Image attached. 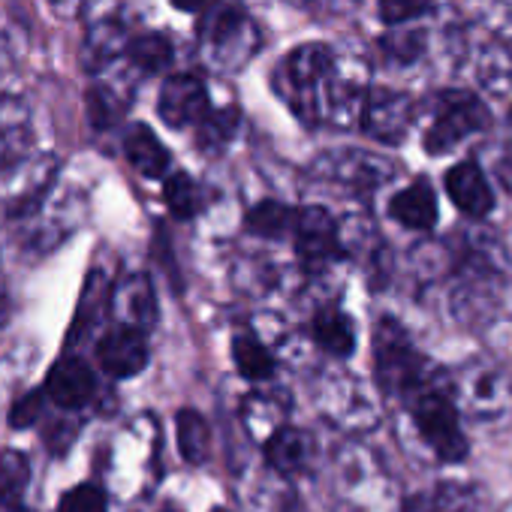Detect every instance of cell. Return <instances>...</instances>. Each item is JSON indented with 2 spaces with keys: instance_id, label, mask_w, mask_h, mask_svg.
Segmentation results:
<instances>
[{
  "instance_id": "cell-21",
  "label": "cell",
  "mask_w": 512,
  "mask_h": 512,
  "mask_svg": "<svg viewBox=\"0 0 512 512\" xmlns=\"http://www.w3.org/2000/svg\"><path fill=\"white\" fill-rule=\"evenodd\" d=\"M431 34L425 28H389L386 34L377 37V55L386 67L392 70H410L416 64H422V58L431 49Z\"/></svg>"
},
{
  "instance_id": "cell-40",
  "label": "cell",
  "mask_w": 512,
  "mask_h": 512,
  "mask_svg": "<svg viewBox=\"0 0 512 512\" xmlns=\"http://www.w3.org/2000/svg\"><path fill=\"white\" fill-rule=\"evenodd\" d=\"M166 512H178V509H166Z\"/></svg>"
},
{
  "instance_id": "cell-5",
  "label": "cell",
  "mask_w": 512,
  "mask_h": 512,
  "mask_svg": "<svg viewBox=\"0 0 512 512\" xmlns=\"http://www.w3.org/2000/svg\"><path fill=\"white\" fill-rule=\"evenodd\" d=\"M374 374L389 398H413L425 380V362L395 320H380L374 329Z\"/></svg>"
},
{
  "instance_id": "cell-13",
  "label": "cell",
  "mask_w": 512,
  "mask_h": 512,
  "mask_svg": "<svg viewBox=\"0 0 512 512\" xmlns=\"http://www.w3.org/2000/svg\"><path fill=\"white\" fill-rule=\"evenodd\" d=\"M97 362L109 377L127 380L136 377L148 365V344L145 332L130 329V326H115L106 332L97 344Z\"/></svg>"
},
{
  "instance_id": "cell-7",
  "label": "cell",
  "mask_w": 512,
  "mask_h": 512,
  "mask_svg": "<svg viewBox=\"0 0 512 512\" xmlns=\"http://www.w3.org/2000/svg\"><path fill=\"white\" fill-rule=\"evenodd\" d=\"M371 88L368 61L338 52L323 82V121L332 127H353L362 118V106Z\"/></svg>"
},
{
  "instance_id": "cell-30",
  "label": "cell",
  "mask_w": 512,
  "mask_h": 512,
  "mask_svg": "<svg viewBox=\"0 0 512 512\" xmlns=\"http://www.w3.org/2000/svg\"><path fill=\"white\" fill-rule=\"evenodd\" d=\"M31 479L28 458L22 452H0V506H13Z\"/></svg>"
},
{
  "instance_id": "cell-10",
  "label": "cell",
  "mask_w": 512,
  "mask_h": 512,
  "mask_svg": "<svg viewBox=\"0 0 512 512\" xmlns=\"http://www.w3.org/2000/svg\"><path fill=\"white\" fill-rule=\"evenodd\" d=\"M211 94L196 73H175L163 82L157 97V115L172 130L199 127L211 112Z\"/></svg>"
},
{
  "instance_id": "cell-11",
  "label": "cell",
  "mask_w": 512,
  "mask_h": 512,
  "mask_svg": "<svg viewBox=\"0 0 512 512\" xmlns=\"http://www.w3.org/2000/svg\"><path fill=\"white\" fill-rule=\"evenodd\" d=\"M296 250L302 256V263L308 269H323L344 256V241H341V229L338 220L320 208V205H308L299 211L296 217Z\"/></svg>"
},
{
  "instance_id": "cell-15",
  "label": "cell",
  "mask_w": 512,
  "mask_h": 512,
  "mask_svg": "<svg viewBox=\"0 0 512 512\" xmlns=\"http://www.w3.org/2000/svg\"><path fill=\"white\" fill-rule=\"evenodd\" d=\"M446 193L455 202L458 211H464L467 217L482 220L485 214H491L494 208V193L491 184L485 178V172L479 169V163L473 160H461L446 172Z\"/></svg>"
},
{
  "instance_id": "cell-2",
  "label": "cell",
  "mask_w": 512,
  "mask_h": 512,
  "mask_svg": "<svg viewBox=\"0 0 512 512\" xmlns=\"http://www.w3.org/2000/svg\"><path fill=\"white\" fill-rule=\"evenodd\" d=\"M335 55L338 49L326 43H302L290 49L272 73L275 94L305 127L323 124V82L335 64Z\"/></svg>"
},
{
  "instance_id": "cell-38",
  "label": "cell",
  "mask_w": 512,
  "mask_h": 512,
  "mask_svg": "<svg viewBox=\"0 0 512 512\" xmlns=\"http://www.w3.org/2000/svg\"><path fill=\"white\" fill-rule=\"evenodd\" d=\"M509 130H512V109H509Z\"/></svg>"
},
{
  "instance_id": "cell-34",
  "label": "cell",
  "mask_w": 512,
  "mask_h": 512,
  "mask_svg": "<svg viewBox=\"0 0 512 512\" xmlns=\"http://www.w3.org/2000/svg\"><path fill=\"white\" fill-rule=\"evenodd\" d=\"M43 401H46V392H40V389H34L25 398H19L13 404V410H10V425L13 428H31L40 419V413H43Z\"/></svg>"
},
{
  "instance_id": "cell-25",
  "label": "cell",
  "mask_w": 512,
  "mask_h": 512,
  "mask_svg": "<svg viewBox=\"0 0 512 512\" xmlns=\"http://www.w3.org/2000/svg\"><path fill=\"white\" fill-rule=\"evenodd\" d=\"M175 431H178V449L187 464H205L211 455V428L196 410H181L175 416Z\"/></svg>"
},
{
  "instance_id": "cell-24",
  "label": "cell",
  "mask_w": 512,
  "mask_h": 512,
  "mask_svg": "<svg viewBox=\"0 0 512 512\" xmlns=\"http://www.w3.org/2000/svg\"><path fill=\"white\" fill-rule=\"evenodd\" d=\"M314 338L335 359H347L356 350V326L341 308H320L314 314Z\"/></svg>"
},
{
  "instance_id": "cell-22",
  "label": "cell",
  "mask_w": 512,
  "mask_h": 512,
  "mask_svg": "<svg viewBox=\"0 0 512 512\" xmlns=\"http://www.w3.org/2000/svg\"><path fill=\"white\" fill-rule=\"evenodd\" d=\"M266 458L281 476H299L314 458V440L302 428H281L266 443Z\"/></svg>"
},
{
  "instance_id": "cell-26",
  "label": "cell",
  "mask_w": 512,
  "mask_h": 512,
  "mask_svg": "<svg viewBox=\"0 0 512 512\" xmlns=\"http://www.w3.org/2000/svg\"><path fill=\"white\" fill-rule=\"evenodd\" d=\"M232 359L241 377L260 383L269 380L275 374V356L269 353V347H263L250 332H238L232 338Z\"/></svg>"
},
{
  "instance_id": "cell-3",
  "label": "cell",
  "mask_w": 512,
  "mask_h": 512,
  "mask_svg": "<svg viewBox=\"0 0 512 512\" xmlns=\"http://www.w3.org/2000/svg\"><path fill=\"white\" fill-rule=\"evenodd\" d=\"M488 127H491V112L473 91L443 88L428 97V127L422 145L431 157H440Z\"/></svg>"
},
{
  "instance_id": "cell-35",
  "label": "cell",
  "mask_w": 512,
  "mask_h": 512,
  "mask_svg": "<svg viewBox=\"0 0 512 512\" xmlns=\"http://www.w3.org/2000/svg\"><path fill=\"white\" fill-rule=\"evenodd\" d=\"M16 31H13V25H7L4 22V16H0V70L4 67H10L13 61H16Z\"/></svg>"
},
{
  "instance_id": "cell-36",
  "label": "cell",
  "mask_w": 512,
  "mask_h": 512,
  "mask_svg": "<svg viewBox=\"0 0 512 512\" xmlns=\"http://www.w3.org/2000/svg\"><path fill=\"white\" fill-rule=\"evenodd\" d=\"M73 437H76V425H70V422H58V425H52V431H49V437H46V443H49V449L52 452H64L70 443H73Z\"/></svg>"
},
{
  "instance_id": "cell-19",
  "label": "cell",
  "mask_w": 512,
  "mask_h": 512,
  "mask_svg": "<svg viewBox=\"0 0 512 512\" xmlns=\"http://www.w3.org/2000/svg\"><path fill=\"white\" fill-rule=\"evenodd\" d=\"M389 217L407 229H431L437 223V193L425 178H416L389 199Z\"/></svg>"
},
{
  "instance_id": "cell-32",
  "label": "cell",
  "mask_w": 512,
  "mask_h": 512,
  "mask_svg": "<svg viewBox=\"0 0 512 512\" xmlns=\"http://www.w3.org/2000/svg\"><path fill=\"white\" fill-rule=\"evenodd\" d=\"M434 10V0H377L380 22L389 28H404Z\"/></svg>"
},
{
  "instance_id": "cell-8",
  "label": "cell",
  "mask_w": 512,
  "mask_h": 512,
  "mask_svg": "<svg viewBox=\"0 0 512 512\" xmlns=\"http://www.w3.org/2000/svg\"><path fill=\"white\" fill-rule=\"evenodd\" d=\"M416 121V103L407 91L398 88H386V85H374L368 91V100L362 106V118L359 127L365 130V136H371L374 142L383 145H401L404 136L410 133Z\"/></svg>"
},
{
  "instance_id": "cell-14",
  "label": "cell",
  "mask_w": 512,
  "mask_h": 512,
  "mask_svg": "<svg viewBox=\"0 0 512 512\" xmlns=\"http://www.w3.org/2000/svg\"><path fill=\"white\" fill-rule=\"evenodd\" d=\"M94 392H97L94 371L76 356L58 359L46 377V395L64 410H82L94 398Z\"/></svg>"
},
{
  "instance_id": "cell-28",
  "label": "cell",
  "mask_w": 512,
  "mask_h": 512,
  "mask_svg": "<svg viewBox=\"0 0 512 512\" xmlns=\"http://www.w3.org/2000/svg\"><path fill=\"white\" fill-rule=\"evenodd\" d=\"M296 217H299V211L287 208L284 202L266 199L244 214V226L260 238H281L296 229Z\"/></svg>"
},
{
  "instance_id": "cell-37",
  "label": "cell",
  "mask_w": 512,
  "mask_h": 512,
  "mask_svg": "<svg viewBox=\"0 0 512 512\" xmlns=\"http://www.w3.org/2000/svg\"><path fill=\"white\" fill-rule=\"evenodd\" d=\"M169 4L175 10H181V13H202L211 4V0H169Z\"/></svg>"
},
{
  "instance_id": "cell-6",
  "label": "cell",
  "mask_w": 512,
  "mask_h": 512,
  "mask_svg": "<svg viewBox=\"0 0 512 512\" xmlns=\"http://www.w3.org/2000/svg\"><path fill=\"white\" fill-rule=\"evenodd\" d=\"M410 410H413V422H416L422 440L431 446V452L443 464H458L467 458L470 446H467V437L458 425V410L443 392L419 389L410 398Z\"/></svg>"
},
{
  "instance_id": "cell-16",
  "label": "cell",
  "mask_w": 512,
  "mask_h": 512,
  "mask_svg": "<svg viewBox=\"0 0 512 512\" xmlns=\"http://www.w3.org/2000/svg\"><path fill=\"white\" fill-rule=\"evenodd\" d=\"M124 154L142 178H166V172L172 166V154L166 151V145L157 139V133L148 124H130L127 127Z\"/></svg>"
},
{
  "instance_id": "cell-20",
  "label": "cell",
  "mask_w": 512,
  "mask_h": 512,
  "mask_svg": "<svg viewBox=\"0 0 512 512\" xmlns=\"http://www.w3.org/2000/svg\"><path fill=\"white\" fill-rule=\"evenodd\" d=\"M130 97H133V88L121 79H109V76H100L88 94H85V106H88V121L94 130H109L115 127L127 106H130Z\"/></svg>"
},
{
  "instance_id": "cell-9",
  "label": "cell",
  "mask_w": 512,
  "mask_h": 512,
  "mask_svg": "<svg viewBox=\"0 0 512 512\" xmlns=\"http://www.w3.org/2000/svg\"><path fill=\"white\" fill-rule=\"evenodd\" d=\"M314 175L332 178V181L356 187V190H374L395 175V163L380 154L362 151V148H335V151H326L323 157H317Z\"/></svg>"
},
{
  "instance_id": "cell-12",
  "label": "cell",
  "mask_w": 512,
  "mask_h": 512,
  "mask_svg": "<svg viewBox=\"0 0 512 512\" xmlns=\"http://www.w3.org/2000/svg\"><path fill=\"white\" fill-rule=\"evenodd\" d=\"M31 148H34L31 106L16 94H4L0 97V175L25 166Z\"/></svg>"
},
{
  "instance_id": "cell-23",
  "label": "cell",
  "mask_w": 512,
  "mask_h": 512,
  "mask_svg": "<svg viewBox=\"0 0 512 512\" xmlns=\"http://www.w3.org/2000/svg\"><path fill=\"white\" fill-rule=\"evenodd\" d=\"M127 67L142 73V76H157L163 70L172 67L175 61V46L163 31H145V34H133L127 55H124Z\"/></svg>"
},
{
  "instance_id": "cell-41",
  "label": "cell",
  "mask_w": 512,
  "mask_h": 512,
  "mask_svg": "<svg viewBox=\"0 0 512 512\" xmlns=\"http://www.w3.org/2000/svg\"><path fill=\"white\" fill-rule=\"evenodd\" d=\"M214 512H226V509H214Z\"/></svg>"
},
{
  "instance_id": "cell-1",
  "label": "cell",
  "mask_w": 512,
  "mask_h": 512,
  "mask_svg": "<svg viewBox=\"0 0 512 512\" xmlns=\"http://www.w3.org/2000/svg\"><path fill=\"white\" fill-rule=\"evenodd\" d=\"M263 49V34L247 10L229 0H211L196 16V58L214 73L244 70Z\"/></svg>"
},
{
  "instance_id": "cell-4",
  "label": "cell",
  "mask_w": 512,
  "mask_h": 512,
  "mask_svg": "<svg viewBox=\"0 0 512 512\" xmlns=\"http://www.w3.org/2000/svg\"><path fill=\"white\" fill-rule=\"evenodd\" d=\"M82 25H85V40H82V67L94 79L112 73L118 61H124L127 46H130V28L124 19V4L121 0H85L82 4Z\"/></svg>"
},
{
  "instance_id": "cell-31",
  "label": "cell",
  "mask_w": 512,
  "mask_h": 512,
  "mask_svg": "<svg viewBox=\"0 0 512 512\" xmlns=\"http://www.w3.org/2000/svg\"><path fill=\"white\" fill-rule=\"evenodd\" d=\"M112 287L106 284V278L100 272H94L85 284V296H82V305H79V314H76V326L70 332V341H76L85 329H94L97 317H100V305L109 299Z\"/></svg>"
},
{
  "instance_id": "cell-29",
  "label": "cell",
  "mask_w": 512,
  "mask_h": 512,
  "mask_svg": "<svg viewBox=\"0 0 512 512\" xmlns=\"http://www.w3.org/2000/svg\"><path fill=\"white\" fill-rule=\"evenodd\" d=\"M163 199L166 208L178 217V220H190L205 208V193L202 187L187 175V172H172L163 181Z\"/></svg>"
},
{
  "instance_id": "cell-27",
  "label": "cell",
  "mask_w": 512,
  "mask_h": 512,
  "mask_svg": "<svg viewBox=\"0 0 512 512\" xmlns=\"http://www.w3.org/2000/svg\"><path fill=\"white\" fill-rule=\"evenodd\" d=\"M238 124H241V112L238 106H220V109H211L205 115V121L196 127V145L205 151V154H220L238 133Z\"/></svg>"
},
{
  "instance_id": "cell-17",
  "label": "cell",
  "mask_w": 512,
  "mask_h": 512,
  "mask_svg": "<svg viewBox=\"0 0 512 512\" xmlns=\"http://www.w3.org/2000/svg\"><path fill=\"white\" fill-rule=\"evenodd\" d=\"M112 311L121 317V326L130 329H151L154 317H157V299L151 290V281L145 275H133L127 278L115 293H112Z\"/></svg>"
},
{
  "instance_id": "cell-39",
  "label": "cell",
  "mask_w": 512,
  "mask_h": 512,
  "mask_svg": "<svg viewBox=\"0 0 512 512\" xmlns=\"http://www.w3.org/2000/svg\"><path fill=\"white\" fill-rule=\"evenodd\" d=\"M52 4H64V0H52Z\"/></svg>"
},
{
  "instance_id": "cell-18",
  "label": "cell",
  "mask_w": 512,
  "mask_h": 512,
  "mask_svg": "<svg viewBox=\"0 0 512 512\" xmlns=\"http://www.w3.org/2000/svg\"><path fill=\"white\" fill-rule=\"evenodd\" d=\"M476 79L491 94H509L512 91V34L497 31L488 37V43L479 49L476 58Z\"/></svg>"
},
{
  "instance_id": "cell-33",
  "label": "cell",
  "mask_w": 512,
  "mask_h": 512,
  "mask_svg": "<svg viewBox=\"0 0 512 512\" xmlns=\"http://www.w3.org/2000/svg\"><path fill=\"white\" fill-rule=\"evenodd\" d=\"M58 512H106V491L94 482H82L61 497Z\"/></svg>"
}]
</instances>
